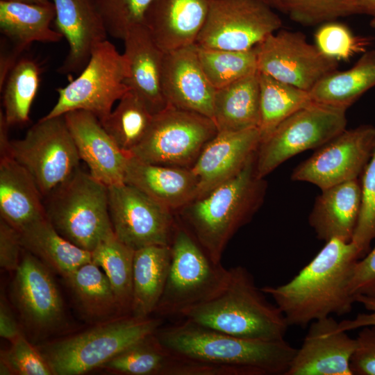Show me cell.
<instances>
[{"instance_id": "9c48e42d", "label": "cell", "mask_w": 375, "mask_h": 375, "mask_svg": "<svg viewBox=\"0 0 375 375\" xmlns=\"http://www.w3.org/2000/svg\"><path fill=\"white\" fill-rule=\"evenodd\" d=\"M346 110L312 101L282 122L260 142L256 171L260 178L287 160L317 149L347 126Z\"/></svg>"}, {"instance_id": "cb8c5ba5", "label": "cell", "mask_w": 375, "mask_h": 375, "mask_svg": "<svg viewBox=\"0 0 375 375\" xmlns=\"http://www.w3.org/2000/svg\"><path fill=\"white\" fill-rule=\"evenodd\" d=\"M124 183L172 211L197 196V180L191 168L149 163L130 155Z\"/></svg>"}, {"instance_id": "74e56055", "label": "cell", "mask_w": 375, "mask_h": 375, "mask_svg": "<svg viewBox=\"0 0 375 375\" xmlns=\"http://www.w3.org/2000/svg\"><path fill=\"white\" fill-rule=\"evenodd\" d=\"M197 49L202 69L216 90L258 72L255 48L233 51L197 46Z\"/></svg>"}, {"instance_id": "ba28073f", "label": "cell", "mask_w": 375, "mask_h": 375, "mask_svg": "<svg viewBox=\"0 0 375 375\" xmlns=\"http://www.w3.org/2000/svg\"><path fill=\"white\" fill-rule=\"evenodd\" d=\"M128 74V62L124 53L105 40L94 49L80 74L66 86L57 89V101L43 118L81 110L102 120L112 111L114 103L130 90L125 83Z\"/></svg>"}, {"instance_id": "3957f363", "label": "cell", "mask_w": 375, "mask_h": 375, "mask_svg": "<svg viewBox=\"0 0 375 375\" xmlns=\"http://www.w3.org/2000/svg\"><path fill=\"white\" fill-rule=\"evenodd\" d=\"M266 188L256 174L255 155L235 176L180 209L181 222L210 258L221 262L228 242L260 207Z\"/></svg>"}, {"instance_id": "1f68e13d", "label": "cell", "mask_w": 375, "mask_h": 375, "mask_svg": "<svg viewBox=\"0 0 375 375\" xmlns=\"http://www.w3.org/2000/svg\"><path fill=\"white\" fill-rule=\"evenodd\" d=\"M82 316L92 322H103L123 315L109 280L92 262L63 277Z\"/></svg>"}, {"instance_id": "f1b7e54d", "label": "cell", "mask_w": 375, "mask_h": 375, "mask_svg": "<svg viewBox=\"0 0 375 375\" xmlns=\"http://www.w3.org/2000/svg\"><path fill=\"white\" fill-rule=\"evenodd\" d=\"M19 232L23 249L63 277L91 262V252L65 239L47 217L26 226Z\"/></svg>"}, {"instance_id": "52a82bcc", "label": "cell", "mask_w": 375, "mask_h": 375, "mask_svg": "<svg viewBox=\"0 0 375 375\" xmlns=\"http://www.w3.org/2000/svg\"><path fill=\"white\" fill-rule=\"evenodd\" d=\"M171 250L166 284L154 312L161 318L180 317L209 300L223 289L229 275V269L214 262L181 222H176Z\"/></svg>"}, {"instance_id": "f35d334b", "label": "cell", "mask_w": 375, "mask_h": 375, "mask_svg": "<svg viewBox=\"0 0 375 375\" xmlns=\"http://www.w3.org/2000/svg\"><path fill=\"white\" fill-rule=\"evenodd\" d=\"M284 14L304 26H319L340 17L362 15L358 0H281Z\"/></svg>"}, {"instance_id": "8fae6325", "label": "cell", "mask_w": 375, "mask_h": 375, "mask_svg": "<svg viewBox=\"0 0 375 375\" xmlns=\"http://www.w3.org/2000/svg\"><path fill=\"white\" fill-rule=\"evenodd\" d=\"M9 156L35 180L43 197L78 168L80 157L64 115L42 118L11 140Z\"/></svg>"}, {"instance_id": "db71d44e", "label": "cell", "mask_w": 375, "mask_h": 375, "mask_svg": "<svg viewBox=\"0 0 375 375\" xmlns=\"http://www.w3.org/2000/svg\"><path fill=\"white\" fill-rule=\"evenodd\" d=\"M31 3H47L50 2V0H15Z\"/></svg>"}, {"instance_id": "7dc6e473", "label": "cell", "mask_w": 375, "mask_h": 375, "mask_svg": "<svg viewBox=\"0 0 375 375\" xmlns=\"http://www.w3.org/2000/svg\"><path fill=\"white\" fill-rule=\"evenodd\" d=\"M355 302L361 303L369 311L359 313L353 319H344L338 323L341 331H349L367 326H375V297L358 295L354 297Z\"/></svg>"}, {"instance_id": "bcb514c9", "label": "cell", "mask_w": 375, "mask_h": 375, "mask_svg": "<svg viewBox=\"0 0 375 375\" xmlns=\"http://www.w3.org/2000/svg\"><path fill=\"white\" fill-rule=\"evenodd\" d=\"M19 232L15 227L0 218V266L7 271L18 268L22 258Z\"/></svg>"}, {"instance_id": "d590c367", "label": "cell", "mask_w": 375, "mask_h": 375, "mask_svg": "<svg viewBox=\"0 0 375 375\" xmlns=\"http://www.w3.org/2000/svg\"><path fill=\"white\" fill-rule=\"evenodd\" d=\"M176 355L165 348L155 333L128 347L101 368L124 375H170Z\"/></svg>"}, {"instance_id": "8992f818", "label": "cell", "mask_w": 375, "mask_h": 375, "mask_svg": "<svg viewBox=\"0 0 375 375\" xmlns=\"http://www.w3.org/2000/svg\"><path fill=\"white\" fill-rule=\"evenodd\" d=\"M43 198L46 217L55 229L86 251L114 233L108 187L80 167Z\"/></svg>"}, {"instance_id": "5b68a950", "label": "cell", "mask_w": 375, "mask_h": 375, "mask_svg": "<svg viewBox=\"0 0 375 375\" xmlns=\"http://www.w3.org/2000/svg\"><path fill=\"white\" fill-rule=\"evenodd\" d=\"M162 319L122 315L38 349L53 374L80 375L101 368L128 347L156 333Z\"/></svg>"}, {"instance_id": "836d02e7", "label": "cell", "mask_w": 375, "mask_h": 375, "mask_svg": "<svg viewBox=\"0 0 375 375\" xmlns=\"http://www.w3.org/2000/svg\"><path fill=\"white\" fill-rule=\"evenodd\" d=\"M260 142L282 122L312 101L309 92L258 72Z\"/></svg>"}, {"instance_id": "b9f144b4", "label": "cell", "mask_w": 375, "mask_h": 375, "mask_svg": "<svg viewBox=\"0 0 375 375\" xmlns=\"http://www.w3.org/2000/svg\"><path fill=\"white\" fill-rule=\"evenodd\" d=\"M360 181V207L351 242L361 258L369 251L371 242L375 239V151Z\"/></svg>"}, {"instance_id": "e575fe53", "label": "cell", "mask_w": 375, "mask_h": 375, "mask_svg": "<svg viewBox=\"0 0 375 375\" xmlns=\"http://www.w3.org/2000/svg\"><path fill=\"white\" fill-rule=\"evenodd\" d=\"M117 102L116 107L100 122L120 149L130 155L147 133L153 115L131 90Z\"/></svg>"}, {"instance_id": "ee69618b", "label": "cell", "mask_w": 375, "mask_h": 375, "mask_svg": "<svg viewBox=\"0 0 375 375\" xmlns=\"http://www.w3.org/2000/svg\"><path fill=\"white\" fill-rule=\"evenodd\" d=\"M351 360L353 374L375 375V326L361 328Z\"/></svg>"}, {"instance_id": "4dcf8cb0", "label": "cell", "mask_w": 375, "mask_h": 375, "mask_svg": "<svg viewBox=\"0 0 375 375\" xmlns=\"http://www.w3.org/2000/svg\"><path fill=\"white\" fill-rule=\"evenodd\" d=\"M375 86V50L366 51L351 68L328 74L310 91L313 102L346 110Z\"/></svg>"}, {"instance_id": "e0dca14e", "label": "cell", "mask_w": 375, "mask_h": 375, "mask_svg": "<svg viewBox=\"0 0 375 375\" xmlns=\"http://www.w3.org/2000/svg\"><path fill=\"white\" fill-rule=\"evenodd\" d=\"M338 323L332 316L311 322L285 375H353L356 339Z\"/></svg>"}, {"instance_id": "ffe728a7", "label": "cell", "mask_w": 375, "mask_h": 375, "mask_svg": "<svg viewBox=\"0 0 375 375\" xmlns=\"http://www.w3.org/2000/svg\"><path fill=\"white\" fill-rule=\"evenodd\" d=\"M80 159L90 174L107 187L124 183L129 155L120 149L91 112L78 110L64 115Z\"/></svg>"}, {"instance_id": "6da1fadb", "label": "cell", "mask_w": 375, "mask_h": 375, "mask_svg": "<svg viewBox=\"0 0 375 375\" xmlns=\"http://www.w3.org/2000/svg\"><path fill=\"white\" fill-rule=\"evenodd\" d=\"M288 282L265 286L289 326L305 327L332 315L349 313L355 303L349 283L355 263L360 258L356 245L333 238Z\"/></svg>"}, {"instance_id": "11a10c76", "label": "cell", "mask_w": 375, "mask_h": 375, "mask_svg": "<svg viewBox=\"0 0 375 375\" xmlns=\"http://www.w3.org/2000/svg\"><path fill=\"white\" fill-rule=\"evenodd\" d=\"M370 26L375 29V15L372 17V19L370 22Z\"/></svg>"}, {"instance_id": "f546056e", "label": "cell", "mask_w": 375, "mask_h": 375, "mask_svg": "<svg viewBox=\"0 0 375 375\" xmlns=\"http://www.w3.org/2000/svg\"><path fill=\"white\" fill-rule=\"evenodd\" d=\"M212 120L217 131L258 128L260 121L258 72L216 90Z\"/></svg>"}, {"instance_id": "c3c4849f", "label": "cell", "mask_w": 375, "mask_h": 375, "mask_svg": "<svg viewBox=\"0 0 375 375\" xmlns=\"http://www.w3.org/2000/svg\"><path fill=\"white\" fill-rule=\"evenodd\" d=\"M20 328L3 298L0 302V335L12 342L22 335Z\"/></svg>"}, {"instance_id": "603a6c76", "label": "cell", "mask_w": 375, "mask_h": 375, "mask_svg": "<svg viewBox=\"0 0 375 375\" xmlns=\"http://www.w3.org/2000/svg\"><path fill=\"white\" fill-rule=\"evenodd\" d=\"M123 41L129 66L125 83L156 115L167 106L162 87L165 53L144 24L129 29Z\"/></svg>"}, {"instance_id": "d4e9b609", "label": "cell", "mask_w": 375, "mask_h": 375, "mask_svg": "<svg viewBox=\"0 0 375 375\" xmlns=\"http://www.w3.org/2000/svg\"><path fill=\"white\" fill-rule=\"evenodd\" d=\"M308 217L317 238L351 242L360 207V181L356 178L321 190Z\"/></svg>"}, {"instance_id": "ac0fdd59", "label": "cell", "mask_w": 375, "mask_h": 375, "mask_svg": "<svg viewBox=\"0 0 375 375\" xmlns=\"http://www.w3.org/2000/svg\"><path fill=\"white\" fill-rule=\"evenodd\" d=\"M162 87L167 106L212 119L216 89L202 69L196 44L165 53Z\"/></svg>"}, {"instance_id": "2e32d148", "label": "cell", "mask_w": 375, "mask_h": 375, "mask_svg": "<svg viewBox=\"0 0 375 375\" xmlns=\"http://www.w3.org/2000/svg\"><path fill=\"white\" fill-rule=\"evenodd\" d=\"M24 251L15 272L12 298L23 325L34 336L42 337L53 333L64 322L63 302L51 269Z\"/></svg>"}, {"instance_id": "d6986e66", "label": "cell", "mask_w": 375, "mask_h": 375, "mask_svg": "<svg viewBox=\"0 0 375 375\" xmlns=\"http://www.w3.org/2000/svg\"><path fill=\"white\" fill-rule=\"evenodd\" d=\"M260 142L258 128L218 131L191 167L198 183L196 199L238 174L256 155Z\"/></svg>"}, {"instance_id": "7bdbcfd3", "label": "cell", "mask_w": 375, "mask_h": 375, "mask_svg": "<svg viewBox=\"0 0 375 375\" xmlns=\"http://www.w3.org/2000/svg\"><path fill=\"white\" fill-rule=\"evenodd\" d=\"M11 347L1 352V375H51L53 372L38 349L23 334L11 342Z\"/></svg>"}, {"instance_id": "7c38bea8", "label": "cell", "mask_w": 375, "mask_h": 375, "mask_svg": "<svg viewBox=\"0 0 375 375\" xmlns=\"http://www.w3.org/2000/svg\"><path fill=\"white\" fill-rule=\"evenodd\" d=\"M282 20L260 0H212L195 44L233 51L255 48L282 27Z\"/></svg>"}, {"instance_id": "4fadbf2b", "label": "cell", "mask_w": 375, "mask_h": 375, "mask_svg": "<svg viewBox=\"0 0 375 375\" xmlns=\"http://www.w3.org/2000/svg\"><path fill=\"white\" fill-rule=\"evenodd\" d=\"M255 49L258 72L308 92L338 67L299 31L278 30Z\"/></svg>"}, {"instance_id": "7402d4cb", "label": "cell", "mask_w": 375, "mask_h": 375, "mask_svg": "<svg viewBox=\"0 0 375 375\" xmlns=\"http://www.w3.org/2000/svg\"><path fill=\"white\" fill-rule=\"evenodd\" d=\"M212 0H153L143 24L165 53L195 44Z\"/></svg>"}, {"instance_id": "8d00e7d4", "label": "cell", "mask_w": 375, "mask_h": 375, "mask_svg": "<svg viewBox=\"0 0 375 375\" xmlns=\"http://www.w3.org/2000/svg\"><path fill=\"white\" fill-rule=\"evenodd\" d=\"M40 73L34 60L23 58L9 74L1 92L3 111L10 127L24 125L29 121L31 108L40 85Z\"/></svg>"}, {"instance_id": "484cf974", "label": "cell", "mask_w": 375, "mask_h": 375, "mask_svg": "<svg viewBox=\"0 0 375 375\" xmlns=\"http://www.w3.org/2000/svg\"><path fill=\"white\" fill-rule=\"evenodd\" d=\"M43 199L23 166L11 157L0 158V218L19 231L46 217Z\"/></svg>"}, {"instance_id": "7a4b0ae2", "label": "cell", "mask_w": 375, "mask_h": 375, "mask_svg": "<svg viewBox=\"0 0 375 375\" xmlns=\"http://www.w3.org/2000/svg\"><path fill=\"white\" fill-rule=\"evenodd\" d=\"M155 335L165 348L178 356L235 368L245 375H285L297 351L284 339L242 338L185 319L161 326Z\"/></svg>"}, {"instance_id": "681fc988", "label": "cell", "mask_w": 375, "mask_h": 375, "mask_svg": "<svg viewBox=\"0 0 375 375\" xmlns=\"http://www.w3.org/2000/svg\"><path fill=\"white\" fill-rule=\"evenodd\" d=\"M21 53L13 47L8 48L5 42H1L0 53V91L1 92L6 81L19 59H17Z\"/></svg>"}, {"instance_id": "d6a6232c", "label": "cell", "mask_w": 375, "mask_h": 375, "mask_svg": "<svg viewBox=\"0 0 375 375\" xmlns=\"http://www.w3.org/2000/svg\"><path fill=\"white\" fill-rule=\"evenodd\" d=\"M134 253L135 250L120 241L114 233L91 252V262L103 270L123 315H131Z\"/></svg>"}, {"instance_id": "44dd1931", "label": "cell", "mask_w": 375, "mask_h": 375, "mask_svg": "<svg viewBox=\"0 0 375 375\" xmlns=\"http://www.w3.org/2000/svg\"><path fill=\"white\" fill-rule=\"evenodd\" d=\"M56 30L68 43V53L58 69L62 74L81 72L97 45L108 35L93 0H50Z\"/></svg>"}, {"instance_id": "83f0119b", "label": "cell", "mask_w": 375, "mask_h": 375, "mask_svg": "<svg viewBox=\"0 0 375 375\" xmlns=\"http://www.w3.org/2000/svg\"><path fill=\"white\" fill-rule=\"evenodd\" d=\"M171 245H151L135 251L131 315L148 317L155 312L166 284Z\"/></svg>"}, {"instance_id": "9a60e30c", "label": "cell", "mask_w": 375, "mask_h": 375, "mask_svg": "<svg viewBox=\"0 0 375 375\" xmlns=\"http://www.w3.org/2000/svg\"><path fill=\"white\" fill-rule=\"evenodd\" d=\"M375 151V126L347 128L316 149L293 170L291 178L321 190L360 178Z\"/></svg>"}, {"instance_id": "f907efd6", "label": "cell", "mask_w": 375, "mask_h": 375, "mask_svg": "<svg viewBox=\"0 0 375 375\" xmlns=\"http://www.w3.org/2000/svg\"><path fill=\"white\" fill-rule=\"evenodd\" d=\"M3 111H0V156L10 157L9 151L11 140L9 139V128Z\"/></svg>"}, {"instance_id": "5bb4252c", "label": "cell", "mask_w": 375, "mask_h": 375, "mask_svg": "<svg viewBox=\"0 0 375 375\" xmlns=\"http://www.w3.org/2000/svg\"><path fill=\"white\" fill-rule=\"evenodd\" d=\"M110 218L116 237L137 250L171 245L176 225L172 211L125 183L108 187Z\"/></svg>"}, {"instance_id": "4316f807", "label": "cell", "mask_w": 375, "mask_h": 375, "mask_svg": "<svg viewBox=\"0 0 375 375\" xmlns=\"http://www.w3.org/2000/svg\"><path fill=\"white\" fill-rule=\"evenodd\" d=\"M55 18L51 1L31 3L15 0L0 1L1 33L20 53L33 42H58L63 36L51 27Z\"/></svg>"}, {"instance_id": "30bf717a", "label": "cell", "mask_w": 375, "mask_h": 375, "mask_svg": "<svg viewBox=\"0 0 375 375\" xmlns=\"http://www.w3.org/2000/svg\"><path fill=\"white\" fill-rule=\"evenodd\" d=\"M217 132L211 118L167 106L153 115L147 133L130 156L149 163L191 168Z\"/></svg>"}, {"instance_id": "60d3db41", "label": "cell", "mask_w": 375, "mask_h": 375, "mask_svg": "<svg viewBox=\"0 0 375 375\" xmlns=\"http://www.w3.org/2000/svg\"><path fill=\"white\" fill-rule=\"evenodd\" d=\"M108 34L123 40L129 29L143 24L153 0H93Z\"/></svg>"}, {"instance_id": "f6af8a7d", "label": "cell", "mask_w": 375, "mask_h": 375, "mask_svg": "<svg viewBox=\"0 0 375 375\" xmlns=\"http://www.w3.org/2000/svg\"><path fill=\"white\" fill-rule=\"evenodd\" d=\"M349 290L353 298L358 295L375 297V247L355 263Z\"/></svg>"}, {"instance_id": "277c9868", "label": "cell", "mask_w": 375, "mask_h": 375, "mask_svg": "<svg viewBox=\"0 0 375 375\" xmlns=\"http://www.w3.org/2000/svg\"><path fill=\"white\" fill-rule=\"evenodd\" d=\"M265 295L245 267H233L218 294L184 311L180 317L242 338L283 340L290 326L278 307Z\"/></svg>"}, {"instance_id": "ab89813d", "label": "cell", "mask_w": 375, "mask_h": 375, "mask_svg": "<svg viewBox=\"0 0 375 375\" xmlns=\"http://www.w3.org/2000/svg\"><path fill=\"white\" fill-rule=\"evenodd\" d=\"M314 38L320 51L338 61L364 53L371 42L369 38L355 35L346 24L336 20L319 25Z\"/></svg>"}, {"instance_id": "816d5d0a", "label": "cell", "mask_w": 375, "mask_h": 375, "mask_svg": "<svg viewBox=\"0 0 375 375\" xmlns=\"http://www.w3.org/2000/svg\"><path fill=\"white\" fill-rule=\"evenodd\" d=\"M362 14L375 15V0H358Z\"/></svg>"}, {"instance_id": "f5cc1de1", "label": "cell", "mask_w": 375, "mask_h": 375, "mask_svg": "<svg viewBox=\"0 0 375 375\" xmlns=\"http://www.w3.org/2000/svg\"><path fill=\"white\" fill-rule=\"evenodd\" d=\"M273 10L284 14V8L281 0H260Z\"/></svg>"}]
</instances>
